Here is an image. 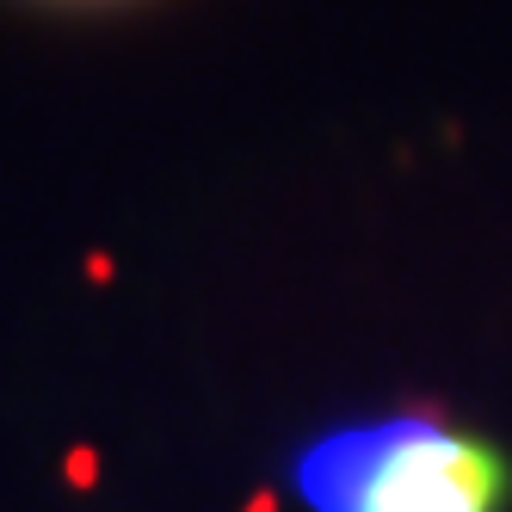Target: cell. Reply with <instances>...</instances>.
<instances>
[{
    "mask_svg": "<svg viewBox=\"0 0 512 512\" xmlns=\"http://www.w3.org/2000/svg\"><path fill=\"white\" fill-rule=\"evenodd\" d=\"M290 482L315 512H506L512 463L445 414L401 408L321 432Z\"/></svg>",
    "mask_w": 512,
    "mask_h": 512,
    "instance_id": "6da1fadb",
    "label": "cell"
}]
</instances>
